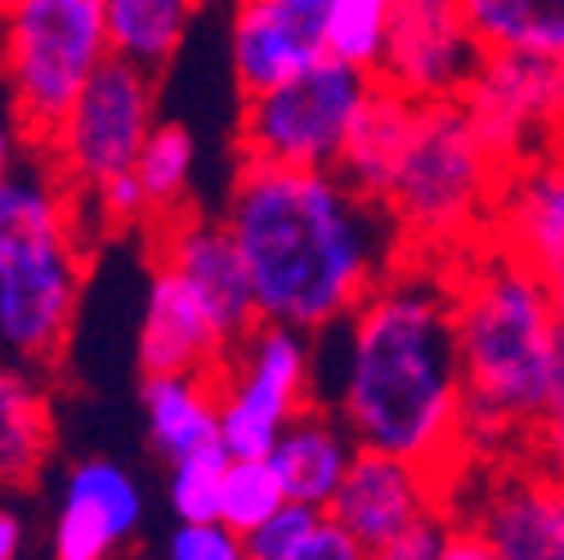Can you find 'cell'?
<instances>
[{"instance_id":"obj_14","label":"cell","mask_w":564,"mask_h":560,"mask_svg":"<svg viewBox=\"0 0 564 560\" xmlns=\"http://www.w3.org/2000/svg\"><path fill=\"white\" fill-rule=\"evenodd\" d=\"M327 0H234L229 63L247 95L273 90L327 54Z\"/></svg>"},{"instance_id":"obj_2","label":"cell","mask_w":564,"mask_h":560,"mask_svg":"<svg viewBox=\"0 0 564 560\" xmlns=\"http://www.w3.org/2000/svg\"><path fill=\"white\" fill-rule=\"evenodd\" d=\"M242 251L260 323L323 336L408 256L390 212L336 166L242 162L220 216Z\"/></svg>"},{"instance_id":"obj_17","label":"cell","mask_w":564,"mask_h":560,"mask_svg":"<svg viewBox=\"0 0 564 560\" xmlns=\"http://www.w3.org/2000/svg\"><path fill=\"white\" fill-rule=\"evenodd\" d=\"M488 238L542 273L564 256V139L502 175Z\"/></svg>"},{"instance_id":"obj_24","label":"cell","mask_w":564,"mask_h":560,"mask_svg":"<svg viewBox=\"0 0 564 560\" xmlns=\"http://www.w3.org/2000/svg\"><path fill=\"white\" fill-rule=\"evenodd\" d=\"M104 14L112 54L134 67H149V73H162L188 36L197 0H104Z\"/></svg>"},{"instance_id":"obj_1","label":"cell","mask_w":564,"mask_h":560,"mask_svg":"<svg viewBox=\"0 0 564 560\" xmlns=\"http://www.w3.org/2000/svg\"><path fill=\"white\" fill-rule=\"evenodd\" d=\"M336 332V417L359 449L426 466L448 494L470 462L462 449L466 390L453 273L444 260L403 256Z\"/></svg>"},{"instance_id":"obj_18","label":"cell","mask_w":564,"mask_h":560,"mask_svg":"<svg viewBox=\"0 0 564 560\" xmlns=\"http://www.w3.org/2000/svg\"><path fill=\"white\" fill-rule=\"evenodd\" d=\"M139 368L153 373H216L229 355V341L210 323L202 301L162 265H153V283L139 319Z\"/></svg>"},{"instance_id":"obj_16","label":"cell","mask_w":564,"mask_h":560,"mask_svg":"<svg viewBox=\"0 0 564 560\" xmlns=\"http://www.w3.org/2000/svg\"><path fill=\"white\" fill-rule=\"evenodd\" d=\"M431 511H444V484L426 466L403 462L394 453H377V449L355 453L327 507V516L349 538H359L368 551L412 529L416 520H426Z\"/></svg>"},{"instance_id":"obj_31","label":"cell","mask_w":564,"mask_h":560,"mask_svg":"<svg viewBox=\"0 0 564 560\" xmlns=\"http://www.w3.org/2000/svg\"><path fill=\"white\" fill-rule=\"evenodd\" d=\"M162 560H247V547L225 520H180L162 547Z\"/></svg>"},{"instance_id":"obj_26","label":"cell","mask_w":564,"mask_h":560,"mask_svg":"<svg viewBox=\"0 0 564 560\" xmlns=\"http://www.w3.org/2000/svg\"><path fill=\"white\" fill-rule=\"evenodd\" d=\"M390 14L394 0H327V28H323L327 54L377 77L390 36Z\"/></svg>"},{"instance_id":"obj_8","label":"cell","mask_w":564,"mask_h":560,"mask_svg":"<svg viewBox=\"0 0 564 560\" xmlns=\"http://www.w3.org/2000/svg\"><path fill=\"white\" fill-rule=\"evenodd\" d=\"M216 390L220 444L229 457H264L282 427L318 399L314 336L282 323H256L229 345L225 364L216 368Z\"/></svg>"},{"instance_id":"obj_3","label":"cell","mask_w":564,"mask_h":560,"mask_svg":"<svg viewBox=\"0 0 564 560\" xmlns=\"http://www.w3.org/2000/svg\"><path fill=\"white\" fill-rule=\"evenodd\" d=\"M462 355V449L466 462H524L533 412L564 349L546 273L479 238L453 269Z\"/></svg>"},{"instance_id":"obj_12","label":"cell","mask_w":564,"mask_h":560,"mask_svg":"<svg viewBox=\"0 0 564 560\" xmlns=\"http://www.w3.org/2000/svg\"><path fill=\"white\" fill-rule=\"evenodd\" d=\"M484 45L475 41L457 0H394L377 82L408 99H462Z\"/></svg>"},{"instance_id":"obj_7","label":"cell","mask_w":564,"mask_h":560,"mask_svg":"<svg viewBox=\"0 0 564 560\" xmlns=\"http://www.w3.org/2000/svg\"><path fill=\"white\" fill-rule=\"evenodd\" d=\"M372 73L349 67L332 54L310 63L305 73L288 77L273 90L247 95L238 117V149L242 162H269V166H336L349 139L368 90Z\"/></svg>"},{"instance_id":"obj_5","label":"cell","mask_w":564,"mask_h":560,"mask_svg":"<svg viewBox=\"0 0 564 560\" xmlns=\"http://www.w3.org/2000/svg\"><path fill=\"white\" fill-rule=\"evenodd\" d=\"M502 175L462 99H421L381 206L399 225L408 256L448 260L488 238Z\"/></svg>"},{"instance_id":"obj_13","label":"cell","mask_w":564,"mask_h":560,"mask_svg":"<svg viewBox=\"0 0 564 560\" xmlns=\"http://www.w3.org/2000/svg\"><path fill=\"white\" fill-rule=\"evenodd\" d=\"M158 265L171 269L202 301V310L210 314V323L220 327V336L229 345L242 341L260 323L251 273H247L242 251L225 220H210L197 212L158 220Z\"/></svg>"},{"instance_id":"obj_33","label":"cell","mask_w":564,"mask_h":560,"mask_svg":"<svg viewBox=\"0 0 564 560\" xmlns=\"http://www.w3.org/2000/svg\"><path fill=\"white\" fill-rule=\"evenodd\" d=\"M448 507L444 511H431L426 520H416L412 529L394 534L390 542H381L372 551V560H444V547H448Z\"/></svg>"},{"instance_id":"obj_9","label":"cell","mask_w":564,"mask_h":560,"mask_svg":"<svg viewBox=\"0 0 564 560\" xmlns=\"http://www.w3.org/2000/svg\"><path fill=\"white\" fill-rule=\"evenodd\" d=\"M153 126H158V73L112 54L82 86L63 121L50 130L41 153L77 193H86L121 171H134V158Z\"/></svg>"},{"instance_id":"obj_27","label":"cell","mask_w":564,"mask_h":560,"mask_svg":"<svg viewBox=\"0 0 564 560\" xmlns=\"http://www.w3.org/2000/svg\"><path fill=\"white\" fill-rule=\"evenodd\" d=\"M282 503H288V488H282L269 457H229V471L220 484V520L234 534H251Z\"/></svg>"},{"instance_id":"obj_30","label":"cell","mask_w":564,"mask_h":560,"mask_svg":"<svg viewBox=\"0 0 564 560\" xmlns=\"http://www.w3.org/2000/svg\"><path fill=\"white\" fill-rule=\"evenodd\" d=\"M524 462H533V466H542L546 475L564 480V349H560L555 373H551V381H546L542 408L533 412Z\"/></svg>"},{"instance_id":"obj_23","label":"cell","mask_w":564,"mask_h":560,"mask_svg":"<svg viewBox=\"0 0 564 560\" xmlns=\"http://www.w3.org/2000/svg\"><path fill=\"white\" fill-rule=\"evenodd\" d=\"M484 54L564 58V0H457Z\"/></svg>"},{"instance_id":"obj_28","label":"cell","mask_w":564,"mask_h":560,"mask_svg":"<svg viewBox=\"0 0 564 560\" xmlns=\"http://www.w3.org/2000/svg\"><path fill=\"white\" fill-rule=\"evenodd\" d=\"M229 471V449L210 444L166 466V503L175 520H220V484Z\"/></svg>"},{"instance_id":"obj_38","label":"cell","mask_w":564,"mask_h":560,"mask_svg":"<svg viewBox=\"0 0 564 560\" xmlns=\"http://www.w3.org/2000/svg\"><path fill=\"white\" fill-rule=\"evenodd\" d=\"M546 283H551V301H555V319H560V332H564V256L546 269Z\"/></svg>"},{"instance_id":"obj_6","label":"cell","mask_w":564,"mask_h":560,"mask_svg":"<svg viewBox=\"0 0 564 560\" xmlns=\"http://www.w3.org/2000/svg\"><path fill=\"white\" fill-rule=\"evenodd\" d=\"M108 58L104 0H0V77L36 149Z\"/></svg>"},{"instance_id":"obj_25","label":"cell","mask_w":564,"mask_h":560,"mask_svg":"<svg viewBox=\"0 0 564 560\" xmlns=\"http://www.w3.org/2000/svg\"><path fill=\"white\" fill-rule=\"evenodd\" d=\"M193 162H197V144L180 121H158L149 130L144 149H139V158H134V180H139V189H144L153 225L184 212L188 184H193Z\"/></svg>"},{"instance_id":"obj_21","label":"cell","mask_w":564,"mask_h":560,"mask_svg":"<svg viewBox=\"0 0 564 560\" xmlns=\"http://www.w3.org/2000/svg\"><path fill=\"white\" fill-rule=\"evenodd\" d=\"M54 449V417L41 377L0 359V494L41 475Z\"/></svg>"},{"instance_id":"obj_29","label":"cell","mask_w":564,"mask_h":560,"mask_svg":"<svg viewBox=\"0 0 564 560\" xmlns=\"http://www.w3.org/2000/svg\"><path fill=\"white\" fill-rule=\"evenodd\" d=\"M327 511L318 507H305V503H282L273 516H264L251 534H242V547H247V560H288L292 551L305 547V538L323 525Z\"/></svg>"},{"instance_id":"obj_34","label":"cell","mask_w":564,"mask_h":560,"mask_svg":"<svg viewBox=\"0 0 564 560\" xmlns=\"http://www.w3.org/2000/svg\"><path fill=\"white\" fill-rule=\"evenodd\" d=\"M288 560H372V551L359 542V538H349L332 516H323V525L305 538L301 551H292Z\"/></svg>"},{"instance_id":"obj_36","label":"cell","mask_w":564,"mask_h":560,"mask_svg":"<svg viewBox=\"0 0 564 560\" xmlns=\"http://www.w3.org/2000/svg\"><path fill=\"white\" fill-rule=\"evenodd\" d=\"M444 560H498V556H492V547H488L470 525L453 520V529H448V547H444Z\"/></svg>"},{"instance_id":"obj_11","label":"cell","mask_w":564,"mask_h":560,"mask_svg":"<svg viewBox=\"0 0 564 560\" xmlns=\"http://www.w3.org/2000/svg\"><path fill=\"white\" fill-rule=\"evenodd\" d=\"M453 511H462V525H470L498 560H564V480L533 462L484 466L470 498Z\"/></svg>"},{"instance_id":"obj_20","label":"cell","mask_w":564,"mask_h":560,"mask_svg":"<svg viewBox=\"0 0 564 560\" xmlns=\"http://www.w3.org/2000/svg\"><path fill=\"white\" fill-rule=\"evenodd\" d=\"M139 403H144L149 444L166 466L220 444L216 373H153L139 386Z\"/></svg>"},{"instance_id":"obj_35","label":"cell","mask_w":564,"mask_h":560,"mask_svg":"<svg viewBox=\"0 0 564 560\" xmlns=\"http://www.w3.org/2000/svg\"><path fill=\"white\" fill-rule=\"evenodd\" d=\"M23 139H28V130L19 126L14 108L6 104L0 108V180H10L23 166Z\"/></svg>"},{"instance_id":"obj_4","label":"cell","mask_w":564,"mask_h":560,"mask_svg":"<svg viewBox=\"0 0 564 560\" xmlns=\"http://www.w3.org/2000/svg\"><path fill=\"white\" fill-rule=\"evenodd\" d=\"M86 288V225L77 189L50 162L0 180V359L50 373Z\"/></svg>"},{"instance_id":"obj_15","label":"cell","mask_w":564,"mask_h":560,"mask_svg":"<svg viewBox=\"0 0 564 560\" xmlns=\"http://www.w3.org/2000/svg\"><path fill=\"white\" fill-rule=\"evenodd\" d=\"M144 525V488L112 457H82L63 480L50 560H112Z\"/></svg>"},{"instance_id":"obj_32","label":"cell","mask_w":564,"mask_h":560,"mask_svg":"<svg viewBox=\"0 0 564 560\" xmlns=\"http://www.w3.org/2000/svg\"><path fill=\"white\" fill-rule=\"evenodd\" d=\"M82 197L95 202V216H99L104 225H112V229H130V225L153 220V216H149V202H144V189H139V180H134V171H121V175H112V180L86 189Z\"/></svg>"},{"instance_id":"obj_10","label":"cell","mask_w":564,"mask_h":560,"mask_svg":"<svg viewBox=\"0 0 564 560\" xmlns=\"http://www.w3.org/2000/svg\"><path fill=\"white\" fill-rule=\"evenodd\" d=\"M462 108L502 171L564 139V58L484 54Z\"/></svg>"},{"instance_id":"obj_19","label":"cell","mask_w":564,"mask_h":560,"mask_svg":"<svg viewBox=\"0 0 564 560\" xmlns=\"http://www.w3.org/2000/svg\"><path fill=\"white\" fill-rule=\"evenodd\" d=\"M355 453H359V440L349 435V427L336 417V408L314 399L310 408H301L292 422L282 427V435L273 440V449L264 457L273 462L292 503L327 511L349 462H355Z\"/></svg>"},{"instance_id":"obj_37","label":"cell","mask_w":564,"mask_h":560,"mask_svg":"<svg viewBox=\"0 0 564 560\" xmlns=\"http://www.w3.org/2000/svg\"><path fill=\"white\" fill-rule=\"evenodd\" d=\"M23 556V520L14 507L0 503V560H19Z\"/></svg>"},{"instance_id":"obj_22","label":"cell","mask_w":564,"mask_h":560,"mask_svg":"<svg viewBox=\"0 0 564 560\" xmlns=\"http://www.w3.org/2000/svg\"><path fill=\"white\" fill-rule=\"evenodd\" d=\"M412 108L416 99L399 95L394 86L386 82H372L355 126H349V139L340 149V162L336 171L355 184L359 193L368 197H386L390 189V175L399 166V153H403V139H408V126H412Z\"/></svg>"}]
</instances>
